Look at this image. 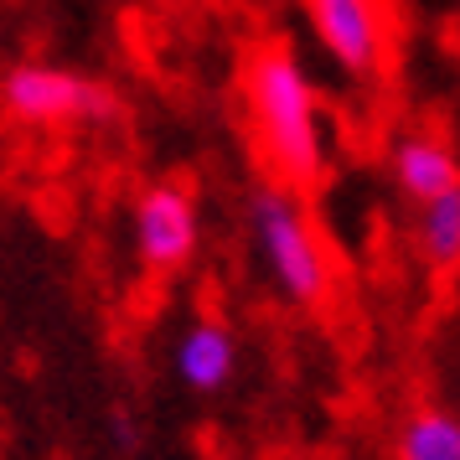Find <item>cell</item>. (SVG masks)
I'll return each instance as SVG.
<instances>
[{
  "mask_svg": "<svg viewBox=\"0 0 460 460\" xmlns=\"http://www.w3.org/2000/svg\"><path fill=\"white\" fill-rule=\"evenodd\" d=\"M135 253L150 274H181L202 249V208L181 181H150L129 212Z\"/></svg>",
  "mask_w": 460,
  "mask_h": 460,
  "instance_id": "277c9868",
  "label": "cell"
},
{
  "mask_svg": "<svg viewBox=\"0 0 460 460\" xmlns=\"http://www.w3.org/2000/svg\"><path fill=\"white\" fill-rule=\"evenodd\" d=\"M388 176L403 202H435L445 191H460V161L456 146L439 135V129H403L394 146H388Z\"/></svg>",
  "mask_w": 460,
  "mask_h": 460,
  "instance_id": "52a82bcc",
  "label": "cell"
},
{
  "mask_svg": "<svg viewBox=\"0 0 460 460\" xmlns=\"http://www.w3.org/2000/svg\"><path fill=\"white\" fill-rule=\"evenodd\" d=\"M398 460H460V419L450 409H419L398 429Z\"/></svg>",
  "mask_w": 460,
  "mask_h": 460,
  "instance_id": "9c48e42d",
  "label": "cell"
},
{
  "mask_svg": "<svg viewBox=\"0 0 460 460\" xmlns=\"http://www.w3.org/2000/svg\"><path fill=\"white\" fill-rule=\"evenodd\" d=\"M114 439H119V445H129V450L140 445V429H135V419H129V414H114Z\"/></svg>",
  "mask_w": 460,
  "mask_h": 460,
  "instance_id": "30bf717a",
  "label": "cell"
},
{
  "mask_svg": "<svg viewBox=\"0 0 460 460\" xmlns=\"http://www.w3.org/2000/svg\"><path fill=\"white\" fill-rule=\"evenodd\" d=\"M249 233L253 249L270 270L274 290L285 295L300 311H321L336 290V270H332V249L315 228L311 208L300 202L295 187H253L249 191Z\"/></svg>",
  "mask_w": 460,
  "mask_h": 460,
  "instance_id": "7a4b0ae2",
  "label": "cell"
},
{
  "mask_svg": "<svg viewBox=\"0 0 460 460\" xmlns=\"http://www.w3.org/2000/svg\"><path fill=\"white\" fill-rule=\"evenodd\" d=\"M243 114L270 161L279 187H315L326 176V129H321V93L290 42H264L243 58L238 73Z\"/></svg>",
  "mask_w": 460,
  "mask_h": 460,
  "instance_id": "6da1fadb",
  "label": "cell"
},
{
  "mask_svg": "<svg viewBox=\"0 0 460 460\" xmlns=\"http://www.w3.org/2000/svg\"><path fill=\"white\" fill-rule=\"evenodd\" d=\"M0 109L31 129L52 125H104L119 114V93L88 73L52 63H16L0 78Z\"/></svg>",
  "mask_w": 460,
  "mask_h": 460,
  "instance_id": "3957f363",
  "label": "cell"
},
{
  "mask_svg": "<svg viewBox=\"0 0 460 460\" xmlns=\"http://www.w3.org/2000/svg\"><path fill=\"white\" fill-rule=\"evenodd\" d=\"M414 243H419V259H424L439 279L456 274V264H460V191H445V197H435V202L419 208Z\"/></svg>",
  "mask_w": 460,
  "mask_h": 460,
  "instance_id": "ba28073f",
  "label": "cell"
},
{
  "mask_svg": "<svg viewBox=\"0 0 460 460\" xmlns=\"http://www.w3.org/2000/svg\"><path fill=\"white\" fill-rule=\"evenodd\" d=\"M238 357H243V347H238V336H233L228 321H217V315H197V321H187L181 332H176V341H171V373H176V383L187 388V394H228L233 377H238Z\"/></svg>",
  "mask_w": 460,
  "mask_h": 460,
  "instance_id": "8992f818",
  "label": "cell"
},
{
  "mask_svg": "<svg viewBox=\"0 0 460 460\" xmlns=\"http://www.w3.org/2000/svg\"><path fill=\"white\" fill-rule=\"evenodd\" d=\"M315 42L326 47L347 78H373L388 58V16L383 0H305Z\"/></svg>",
  "mask_w": 460,
  "mask_h": 460,
  "instance_id": "5b68a950",
  "label": "cell"
}]
</instances>
